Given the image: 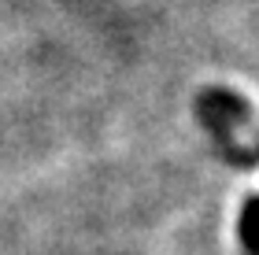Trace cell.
Segmentation results:
<instances>
[{
    "instance_id": "obj_1",
    "label": "cell",
    "mask_w": 259,
    "mask_h": 255,
    "mask_svg": "<svg viewBox=\"0 0 259 255\" xmlns=\"http://www.w3.org/2000/svg\"><path fill=\"white\" fill-rule=\"evenodd\" d=\"M241 237L244 244H248L255 255H259V196L248 203V211H244V222H241Z\"/></svg>"
}]
</instances>
